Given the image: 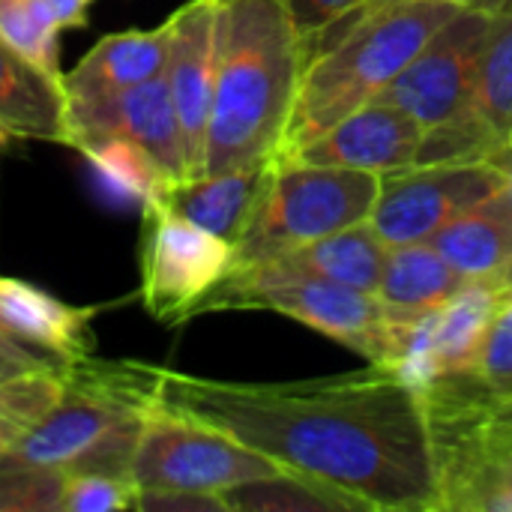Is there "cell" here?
Segmentation results:
<instances>
[{
  "label": "cell",
  "instance_id": "6da1fadb",
  "mask_svg": "<svg viewBox=\"0 0 512 512\" xmlns=\"http://www.w3.org/2000/svg\"><path fill=\"white\" fill-rule=\"evenodd\" d=\"M159 408L213 426L291 474L381 512H441L429 396L390 366L240 384L150 366Z\"/></svg>",
  "mask_w": 512,
  "mask_h": 512
},
{
  "label": "cell",
  "instance_id": "7a4b0ae2",
  "mask_svg": "<svg viewBox=\"0 0 512 512\" xmlns=\"http://www.w3.org/2000/svg\"><path fill=\"white\" fill-rule=\"evenodd\" d=\"M306 63L309 51L285 0H219L204 174L279 156Z\"/></svg>",
  "mask_w": 512,
  "mask_h": 512
},
{
  "label": "cell",
  "instance_id": "3957f363",
  "mask_svg": "<svg viewBox=\"0 0 512 512\" xmlns=\"http://www.w3.org/2000/svg\"><path fill=\"white\" fill-rule=\"evenodd\" d=\"M462 3L366 0L339 18L312 48L294 114L276 159H285L381 96Z\"/></svg>",
  "mask_w": 512,
  "mask_h": 512
},
{
  "label": "cell",
  "instance_id": "277c9868",
  "mask_svg": "<svg viewBox=\"0 0 512 512\" xmlns=\"http://www.w3.org/2000/svg\"><path fill=\"white\" fill-rule=\"evenodd\" d=\"M234 309H264L294 318L351 348L363 360L390 369L399 363L408 330L420 318L387 309L375 294L315 276L285 258L231 267V273L204 300L201 315Z\"/></svg>",
  "mask_w": 512,
  "mask_h": 512
},
{
  "label": "cell",
  "instance_id": "5b68a950",
  "mask_svg": "<svg viewBox=\"0 0 512 512\" xmlns=\"http://www.w3.org/2000/svg\"><path fill=\"white\" fill-rule=\"evenodd\" d=\"M441 512H512V414L474 375L426 387Z\"/></svg>",
  "mask_w": 512,
  "mask_h": 512
},
{
  "label": "cell",
  "instance_id": "8992f818",
  "mask_svg": "<svg viewBox=\"0 0 512 512\" xmlns=\"http://www.w3.org/2000/svg\"><path fill=\"white\" fill-rule=\"evenodd\" d=\"M381 174L276 159L267 192L234 243V267L282 258L333 231L369 222Z\"/></svg>",
  "mask_w": 512,
  "mask_h": 512
},
{
  "label": "cell",
  "instance_id": "52a82bcc",
  "mask_svg": "<svg viewBox=\"0 0 512 512\" xmlns=\"http://www.w3.org/2000/svg\"><path fill=\"white\" fill-rule=\"evenodd\" d=\"M279 471V465L237 438L159 405H150L132 459L138 492L225 495L240 483Z\"/></svg>",
  "mask_w": 512,
  "mask_h": 512
},
{
  "label": "cell",
  "instance_id": "ba28073f",
  "mask_svg": "<svg viewBox=\"0 0 512 512\" xmlns=\"http://www.w3.org/2000/svg\"><path fill=\"white\" fill-rule=\"evenodd\" d=\"M141 228V303L159 324L201 315L204 300L234 267V246L159 201H147Z\"/></svg>",
  "mask_w": 512,
  "mask_h": 512
},
{
  "label": "cell",
  "instance_id": "9c48e42d",
  "mask_svg": "<svg viewBox=\"0 0 512 512\" xmlns=\"http://www.w3.org/2000/svg\"><path fill=\"white\" fill-rule=\"evenodd\" d=\"M501 189L504 174L492 162L408 165L381 174V192L369 225L390 249L420 243Z\"/></svg>",
  "mask_w": 512,
  "mask_h": 512
},
{
  "label": "cell",
  "instance_id": "30bf717a",
  "mask_svg": "<svg viewBox=\"0 0 512 512\" xmlns=\"http://www.w3.org/2000/svg\"><path fill=\"white\" fill-rule=\"evenodd\" d=\"M486 27L489 12L462 6L435 30V36L396 75V81L381 90L378 99L408 111L423 129L444 123L471 99Z\"/></svg>",
  "mask_w": 512,
  "mask_h": 512
},
{
  "label": "cell",
  "instance_id": "8fae6325",
  "mask_svg": "<svg viewBox=\"0 0 512 512\" xmlns=\"http://www.w3.org/2000/svg\"><path fill=\"white\" fill-rule=\"evenodd\" d=\"M66 129V147H78L93 138H123L141 147L168 183L189 177L183 132L165 72L120 93L66 102Z\"/></svg>",
  "mask_w": 512,
  "mask_h": 512
},
{
  "label": "cell",
  "instance_id": "7c38bea8",
  "mask_svg": "<svg viewBox=\"0 0 512 512\" xmlns=\"http://www.w3.org/2000/svg\"><path fill=\"white\" fill-rule=\"evenodd\" d=\"M168 66L165 78L177 108L189 177L204 174V147L216 84L219 0H189L165 18Z\"/></svg>",
  "mask_w": 512,
  "mask_h": 512
},
{
  "label": "cell",
  "instance_id": "4fadbf2b",
  "mask_svg": "<svg viewBox=\"0 0 512 512\" xmlns=\"http://www.w3.org/2000/svg\"><path fill=\"white\" fill-rule=\"evenodd\" d=\"M423 132L408 111L372 99L285 159L390 174L414 165Z\"/></svg>",
  "mask_w": 512,
  "mask_h": 512
},
{
  "label": "cell",
  "instance_id": "5bb4252c",
  "mask_svg": "<svg viewBox=\"0 0 512 512\" xmlns=\"http://www.w3.org/2000/svg\"><path fill=\"white\" fill-rule=\"evenodd\" d=\"M273 165H276V159L249 165V168H237V171L186 177V180L168 183L153 201L165 204L171 213L189 219L192 225H198L234 246L243 237L246 225L252 222V216L267 192Z\"/></svg>",
  "mask_w": 512,
  "mask_h": 512
},
{
  "label": "cell",
  "instance_id": "9a60e30c",
  "mask_svg": "<svg viewBox=\"0 0 512 512\" xmlns=\"http://www.w3.org/2000/svg\"><path fill=\"white\" fill-rule=\"evenodd\" d=\"M93 315L96 309L90 306H69L24 279L0 273V321L24 342L69 366L93 357L96 351Z\"/></svg>",
  "mask_w": 512,
  "mask_h": 512
},
{
  "label": "cell",
  "instance_id": "2e32d148",
  "mask_svg": "<svg viewBox=\"0 0 512 512\" xmlns=\"http://www.w3.org/2000/svg\"><path fill=\"white\" fill-rule=\"evenodd\" d=\"M51 141L69 144L63 81L0 36V144Z\"/></svg>",
  "mask_w": 512,
  "mask_h": 512
},
{
  "label": "cell",
  "instance_id": "e0dca14e",
  "mask_svg": "<svg viewBox=\"0 0 512 512\" xmlns=\"http://www.w3.org/2000/svg\"><path fill=\"white\" fill-rule=\"evenodd\" d=\"M168 66V27L123 30L102 36L69 72H63L66 102L96 99L159 78Z\"/></svg>",
  "mask_w": 512,
  "mask_h": 512
},
{
  "label": "cell",
  "instance_id": "ac0fdd59",
  "mask_svg": "<svg viewBox=\"0 0 512 512\" xmlns=\"http://www.w3.org/2000/svg\"><path fill=\"white\" fill-rule=\"evenodd\" d=\"M429 243L465 279H489L510 291L512 207L501 192L450 219Z\"/></svg>",
  "mask_w": 512,
  "mask_h": 512
},
{
  "label": "cell",
  "instance_id": "d6986e66",
  "mask_svg": "<svg viewBox=\"0 0 512 512\" xmlns=\"http://www.w3.org/2000/svg\"><path fill=\"white\" fill-rule=\"evenodd\" d=\"M512 291L489 279H468L441 309L432 315V366L438 378L474 375L483 336Z\"/></svg>",
  "mask_w": 512,
  "mask_h": 512
},
{
  "label": "cell",
  "instance_id": "ffe728a7",
  "mask_svg": "<svg viewBox=\"0 0 512 512\" xmlns=\"http://www.w3.org/2000/svg\"><path fill=\"white\" fill-rule=\"evenodd\" d=\"M465 276L450 267V261L429 243H408L387 252V264L378 285V300L387 309L405 315H423L441 309L456 291L465 288Z\"/></svg>",
  "mask_w": 512,
  "mask_h": 512
},
{
  "label": "cell",
  "instance_id": "44dd1931",
  "mask_svg": "<svg viewBox=\"0 0 512 512\" xmlns=\"http://www.w3.org/2000/svg\"><path fill=\"white\" fill-rule=\"evenodd\" d=\"M387 252L390 246L378 237V231L369 222H360V225L333 231L321 240H312L282 258L300 270L333 279L354 291L378 294Z\"/></svg>",
  "mask_w": 512,
  "mask_h": 512
},
{
  "label": "cell",
  "instance_id": "7402d4cb",
  "mask_svg": "<svg viewBox=\"0 0 512 512\" xmlns=\"http://www.w3.org/2000/svg\"><path fill=\"white\" fill-rule=\"evenodd\" d=\"M468 108L498 147L512 141V12H489Z\"/></svg>",
  "mask_w": 512,
  "mask_h": 512
},
{
  "label": "cell",
  "instance_id": "603a6c76",
  "mask_svg": "<svg viewBox=\"0 0 512 512\" xmlns=\"http://www.w3.org/2000/svg\"><path fill=\"white\" fill-rule=\"evenodd\" d=\"M222 498L228 512H372L360 498L291 471L240 483Z\"/></svg>",
  "mask_w": 512,
  "mask_h": 512
},
{
  "label": "cell",
  "instance_id": "cb8c5ba5",
  "mask_svg": "<svg viewBox=\"0 0 512 512\" xmlns=\"http://www.w3.org/2000/svg\"><path fill=\"white\" fill-rule=\"evenodd\" d=\"M66 372L30 369L0 381V459L60 402Z\"/></svg>",
  "mask_w": 512,
  "mask_h": 512
},
{
  "label": "cell",
  "instance_id": "d4e9b609",
  "mask_svg": "<svg viewBox=\"0 0 512 512\" xmlns=\"http://www.w3.org/2000/svg\"><path fill=\"white\" fill-rule=\"evenodd\" d=\"M75 150L87 156V162L99 171L105 183H111L120 195L138 201L141 207L168 186L156 162L141 147L123 138H93L78 144Z\"/></svg>",
  "mask_w": 512,
  "mask_h": 512
},
{
  "label": "cell",
  "instance_id": "484cf974",
  "mask_svg": "<svg viewBox=\"0 0 512 512\" xmlns=\"http://www.w3.org/2000/svg\"><path fill=\"white\" fill-rule=\"evenodd\" d=\"M0 36L51 78L63 81L60 27L45 0H0Z\"/></svg>",
  "mask_w": 512,
  "mask_h": 512
},
{
  "label": "cell",
  "instance_id": "4316f807",
  "mask_svg": "<svg viewBox=\"0 0 512 512\" xmlns=\"http://www.w3.org/2000/svg\"><path fill=\"white\" fill-rule=\"evenodd\" d=\"M66 471L0 465V512H60Z\"/></svg>",
  "mask_w": 512,
  "mask_h": 512
},
{
  "label": "cell",
  "instance_id": "83f0119b",
  "mask_svg": "<svg viewBox=\"0 0 512 512\" xmlns=\"http://www.w3.org/2000/svg\"><path fill=\"white\" fill-rule=\"evenodd\" d=\"M138 507L132 477L114 474H69L60 512H120Z\"/></svg>",
  "mask_w": 512,
  "mask_h": 512
},
{
  "label": "cell",
  "instance_id": "f1b7e54d",
  "mask_svg": "<svg viewBox=\"0 0 512 512\" xmlns=\"http://www.w3.org/2000/svg\"><path fill=\"white\" fill-rule=\"evenodd\" d=\"M474 378L495 396H512V294L501 303L483 336Z\"/></svg>",
  "mask_w": 512,
  "mask_h": 512
},
{
  "label": "cell",
  "instance_id": "f546056e",
  "mask_svg": "<svg viewBox=\"0 0 512 512\" xmlns=\"http://www.w3.org/2000/svg\"><path fill=\"white\" fill-rule=\"evenodd\" d=\"M366 0H285L297 33L306 42V51L348 12H354L357 6H363Z\"/></svg>",
  "mask_w": 512,
  "mask_h": 512
},
{
  "label": "cell",
  "instance_id": "4dcf8cb0",
  "mask_svg": "<svg viewBox=\"0 0 512 512\" xmlns=\"http://www.w3.org/2000/svg\"><path fill=\"white\" fill-rule=\"evenodd\" d=\"M138 512H228L222 495L207 492H138Z\"/></svg>",
  "mask_w": 512,
  "mask_h": 512
},
{
  "label": "cell",
  "instance_id": "1f68e13d",
  "mask_svg": "<svg viewBox=\"0 0 512 512\" xmlns=\"http://www.w3.org/2000/svg\"><path fill=\"white\" fill-rule=\"evenodd\" d=\"M0 357L18 363L24 369H51V372H66L69 369V363H63L60 357H54V354L24 342L21 336H15L3 321H0Z\"/></svg>",
  "mask_w": 512,
  "mask_h": 512
},
{
  "label": "cell",
  "instance_id": "d6a6232c",
  "mask_svg": "<svg viewBox=\"0 0 512 512\" xmlns=\"http://www.w3.org/2000/svg\"><path fill=\"white\" fill-rule=\"evenodd\" d=\"M93 0H45V6L51 9L54 21L60 30H72V27H84L87 24V9Z\"/></svg>",
  "mask_w": 512,
  "mask_h": 512
},
{
  "label": "cell",
  "instance_id": "836d02e7",
  "mask_svg": "<svg viewBox=\"0 0 512 512\" xmlns=\"http://www.w3.org/2000/svg\"><path fill=\"white\" fill-rule=\"evenodd\" d=\"M501 174H504V189H501V195L510 201V207H512V141L507 144V147H501L492 159H489Z\"/></svg>",
  "mask_w": 512,
  "mask_h": 512
},
{
  "label": "cell",
  "instance_id": "e575fe53",
  "mask_svg": "<svg viewBox=\"0 0 512 512\" xmlns=\"http://www.w3.org/2000/svg\"><path fill=\"white\" fill-rule=\"evenodd\" d=\"M465 6H477L483 12H512V0H471Z\"/></svg>",
  "mask_w": 512,
  "mask_h": 512
},
{
  "label": "cell",
  "instance_id": "d590c367",
  "mask_svg": "<svg viewBox=\"0 0 512 512\" xmlns=\"http://www.w3.org/2000/svg\"><path fill=\"white\" fill-rule=\"evenodd\" d=\"M18 372H30V369H24V366L12 363V360H6V357H0V381H3V378H12V375H18Z\"/></svg>",
  "mask_w": 512,
  "mask_h": 512
},
{
  "label": "cell",
  "instance_id": "8d00e7d4",
  "mask_svg": "<svg viewBox=\"0 0 512 512\" xmlns=\"http://www.w3.org/2000/svg\"><path fill=\"white\" fill-rule=\"evenodd\" d=\"M501 405H504V408L512 414V396H501Z\"/></svg>",
  "mask_w": 512,
  "mask_h": 512
},
{
  "label": "cell",
  "instance_id": "74e56055",
  "mask_svg": "<svg viewBox=\"0 0 512 512\" xmlns=\"http://www.w3.org/2000/svg\"><path fill=\"white\" fill-rule=\"evenodd\" d=\"M450 3H462V6H465V3H471V0H450Z\"/></svg>",
  "mask_w": 512,
  "mask_h": 512
}]
</instances>
